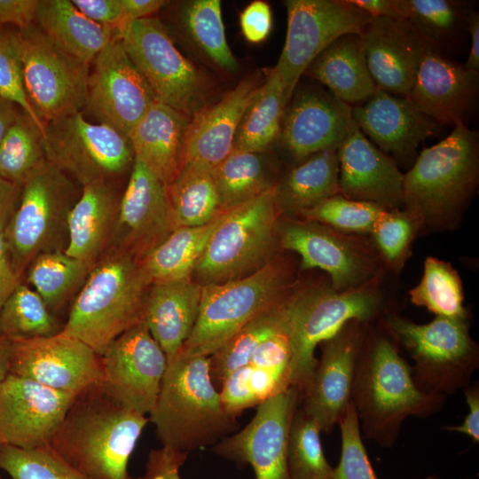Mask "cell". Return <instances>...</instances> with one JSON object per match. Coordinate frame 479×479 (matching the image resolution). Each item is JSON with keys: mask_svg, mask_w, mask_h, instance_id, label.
<instances>
[{"mask_svg": "<svg viewBox=\"0 0 479 479\" xmlns=\"http://www.w3.org/2000/svg\"><path fill=\"white\" fill-rule=\"evenodd\" d=\"M19 31L24 88L36 115L45 125L81 112L86 104L90 65L59 49L35 23Z\"/></svg>", "mask_w": 479, "mask_h": 479, "instance_id": "cell-15", "label": "cell"}, {"mask_svg": "<svg viewBox=\"0 0 479 479\" xmlns=\"http://www.w3.org/2000/svg\"><path fill=\"white\" fill-rule=\"evenodd\" d=\"M468 55L463 64L467 70L479 73V12L474 10L468 21Z\"/></svg>", "mask_w": 479, "mask_h": 479, "instance_id": "cell-61", "label": "cell"}, {"mask_svg": "<svg viewBox=\"0 0 479 479\" xmlns=\"http://www.w3.org/2000/svg\"><path fill=\"white\" fill-rule=\"evenodd\" d=\"M43 147L46 161L72 175L82 186L110 181L132 167L129 137L118 130L88 122L82 112L45 124Z\"/></svg>", "mask_w": 479, "mask_h": 479, "instance_id": "cell-11", "label": "cell"}, {"mask_svg": "<svg viewBox=\"0 0 479 479\" xmlns=\"http://www.w3.org/2000/svg\"><path fill=\"white\" fill-rule=\"evenodd\" d=\"M405 19L429 49L447 58L468 50V21L473 9L467 1L402 0Z\"/></svg>", "mask_w": 479, "mask_h": 479, "instance_id": "cell-36", "label": "cell"}, {"mask_svg": "<svg viewBox=\"0 0 479 479\" xmlns=\"http://www.w3.org/2000/svg\"><path fill=\"white\" fill-rule=\"evenodd\" d=\"M381 324L413 359L412 375L420 390L445 397L470 384L479 366V350L467 320L436 317L417 324L385 312Z\"/></svg>", "mask_w": 479, "mask_h": 479, "instance_id": "cell-8", "label": "cell"}, {"mask_svg": "<svg viewBox=\"0 0 479 479\" xmlns=\"http://www.w3.org/2000/svg\"><path fill=\"white\" fill-rule=\"evenodd\" d=\"M420 229L418 220L409 211L383 210L370 234L381 262L395 271L400 269Z\"/></svg>", "mask_w": 479, "mask_h": 479, "instance_id": "cell-49", "label": "cell"}, {"mask_svg": "<svg viewBox=\"0 0 479 479\" xmlns=\"http://www.w3.org/2000/svg\"><path fill=\"white\" fill-rule=\"evenodd\" d=\"M149 421L162 446L187 453L214 445L239 425L211 381L206 356L177 355L168 362Z\"/></svg>", "mask_w": 479, "mask_h": 479, "instance_id": "cell-3", "label": "cell"}, {"mask_svg": "<svg viewBox=\"0 0 479 479\" xmlns=\"http://www.w3.org/2000/svg\"><path fill=\"white\" fill-rule=\"evenodd\" d=\"M62 326L42 297L19 284L0 311V334L9 340L51 336Z\"/></svg>", "mask_w": 479, "mask_h": 479, "instance_id": "cell-43", "label": "cell"}, {"mask_svg": "<svg viewBox=\"0 0 479 479\" xmlns=\"http://www.w3.org/2000/svg\"><path fill=\"white\" fill-rule=\"evenodd\" d=\"M21 185L19 204L4 232L18 274L31 260L53 250L76 201L74 185L47 161Z\"/></svg>", "mask_w": 479, "mask_h": 479, "instance_id": "cell-13", "label": "cell"}, {"mask_svg": "<svg viewBox=\"0 0 479 479\" xmlns=\"http://www.w3.org/2000/svg\"><path fill=\"white\" fill-rule=\"evenodd\" d=\"M290 270L276 256L247 277L202 286L198 318L177 355L209 357L247 323L279 304L291 288Z\"/></svg>", "mask_w": 479, "mask_h": 479, "instance_id": "cell-7", "label": "cell"}, {"mask_svg": "<svg viewBox=\"0 0 479 479\" xmlns=\"http://www.w3.org/2000/svg\"><path fill=\"white\" fill-rule=\"evenodd\" d=\"M376 281L343 291L326 284L289 291L282 311L292 349V387L301 390L311 375L318 360L315 349L321 342L352 320L369 324L384 315Z\"/></svg>", "mask_w": 479, "mask_h": 479, "instance_id": "cell-6", "label": "cell"}, {"mask_svg": "<svg viewBox=\"0 0 479 479\" xmlns=\"http://www.w3.org/2000/svg\"><path fill=\"white\" fill-rule=\"evenodd\" d=\"M240 24L244 37L250 43H258L269 35L272 26L270 5L261 0L250 3L240 15Z\"/></svg>", "mask_w": 479, "mask_h": 479, "instance_id": "cell-53", "label": "cell"}, {"mask_svg": "<svg viewBox=\"0 0 479 479\" xmlns=\"http://www.w3.org/2000/svg\"><path fill=\"white\" fill-rule=\"evenodd\" d=\"M342 436V452L333 479H378L365 448L358 418L350 402L338 422Z\"/></svg>", "mask_w": 479, "mask_h": 479, "instance_id": "cell-51", "label": "cell"}, {"mask_svg": "<svg viewBox=\"0 0 479 479\" xmlns=\"http://www.w3.org/2000/svg\"><path fill=\"white\" fill-rule=\"evenodd\" d=\"M287 27L285 43L272 70L288 104L301 77L313 59L336 38L362 34L373 18L349 0L285 1Z\"/></svg>", "mask_w": 479, "mask_h": 479, "instance_id": "cell-12", "label": "cell"}, {"mask_svg": "<svg viewBox=\"0 0 479 479\" xmlns=\"http://www.w3.org/2000/svg\"><path fill=\"white\" fill-rule=\"evenodd\" d=\"M168 192L177 228L205 224L223 212L213 169L205 165L183 164Z\"/></svg>", "mask_w": 479, "mask_h": 479, "instance_id": "cell-38", "label": "cell"}, {"mask_svg": "<svg viewBox=\"0 0 479 479\" xmlns=\"http://www.w3.org/2000/svg\"><path fill=\"white\" fill-rule=\"evenodd\" d=\"M427 479H440V478L436 475H429L428 477H427Z\"/></svg>", "mask_w": 479, "mask_h": 479, "instance_id": "cell-64", "label": "cell"}, {"mask_svg": "<svg viewBox=\"0 0 479 479\" xmlns=\"http://www.w3.org/2000/svg\"><path fill=\"white\" fill-rule=\"evenodd\" d=\"M18 185L0 176V231L4 232L16 207Z\"/></svg>", "mask_w": 479, "mask_h": 479, "instance_id": "cell-60", "label": "cell"}, {"mask_svg": "<svg viewBox=\"0 0 479 479\" xmlns=\"http://www.w3.org/2000/svg\"><path fill=\"white\" fill-rule=\"evenodd\" d=\"M355 126L352 106L324 86L295 87L284 110L278 141L298 162L315 153L337 149Z\"/></svg>", "mask_w": 479, "mask_h": 479, "instance_id": "cell-22", "label": "cell"}, {"mask_svg": "<svg viewBox=\"0 0 479 479\" xmlns=\"http://www.w3.org/2000/svg\"><path fill=\"white\" fill-rule=\"evenodd\" d=\"M368 324L352 320L321 342V357L300 390V407L330 433L351 402L357 357Z\"/></svg>", "mask_w": 479, "mask_h": 479, "instance_id": "cell-21", "label": "cell"}, {"mask_svg": "<svg viewBox=\"0 0 479 479\" xmlns=\"http://www.w3.org/2000/svg\"><path fill=\"white\" fill-rule=\"evenodd\" d=\"M176 228L168 185L134 158L128 185L118 205L112 247L140 261Z\"/></svg>", "mask_w": 479, "mask_h": 479, "instance_id": "cell-20", "label": "cell"}, {"mask_svg": "<svg viewBox=\"0 0 479 479\" xmlns=\"http://www.w3.org/2000/svg\"><path fill=\"white\" fill-rule=\"evenodd\" d=\"M303 75L350 106L366 102L377 89L366 63L362 34L336 38L313 59Z\"/></svg>", "mask_w": 479, "mask_h": 479, "instance_id": "cell-31", "label": "cell"}, {"mask_svg": "<svg viewBox=\"0 0 479 479\" xmlns=\"http://www.w3.org/2000/svg\"><path fill=\"white\" fill-rule=\"evenodd\" d=\"M337 149H326L295 162L275 184L279 212L294 217L340 193Z\"/></svg>", "mask_w": 479, "mask_h": 479, "instance_id": "cell-34", "label": "cell"}, {"mask_svg": "<svg viewBox=\"0 0 479 479\" xmlns=\"http://www.w3.org/2000/svg\"><path fill=\"white\" fill-rule=\"evenodd\" d=\"M372 17L405 18L402 0H349Z\"/></svg>", "mask_w": 479, "mask_h": 479, "instance_id": "cell-59", "label": "cell"}, {"mask_svg": "<svg viewBox=\"0 0 479 479\" xmlns=\"http://www.w3.org/2000/svg\"><path fill=\"white\" fill-rule=\"evenodd\" d=\"M75 7L92 21L119 30L122 25V0H73Z\"/></svg>", "mask_w": 479, "mask_h": 479, "instance_id": "cell-54", "label": "cell"}, {"mask_svg": "<svg viewBox=\"0 0 479 479\" xmlns=\"http://www.w3.org/2000/svg\"><path fill=\"white\" fill-rule=\"evenodd\" d=\"M35 23L59 49L89 65L118 35L87 18L69 0H39Z\"/></svg>", "mask_w": 479, "mask_h": 479, "instance_id": "cell-33", "label": "cell"}, {"mask_svg": "<svg viewBox=\"0 0 479 479\" xmlns=\"http://www.w3.org/2000/svg\"><path fill=\"white\" fill-rule=\"evenodd\" d=\"M468 412L461 424L455 426H445L444 429L465 434L471 437L474 443L479 442V384L470 383L462 389Z\"/></svg>", "mask_w": 479, "mask_h": 479, "instance_id": "cell-56", "label": "cell"}, {"mask_svg": "<svg viewBox=\"0 0 479 479\" xmlns=\"http://www.w3.org/2000/svg\"><path fill=\"white\" fill-rule=\"evenodd\" d=\"M75 397L9 373L0 383V444L23 449L49 444Z\"/></svg>", "mask_w": 479, "mask_h": 479, "instance_id": "cell-23", "label": "cell"}, {"mask_svg": "<svg viewBox=\"0 0 479 479\" xmlns=\"http://www.w3.org/2000/svg\"><path fill=\"white\" fill-rule=\"evenodd\" d=\"M383 210L387 209L338 193L294 217L318 223L346 234L362 236L371 234L376 219Z\"/></svg>", "mask_w": 479, "mask_h": 479, "instance_id": "cell-48", "label": "cell"}, {"mask_svg": "<svg viewBox=\"0 0 479 479\" xmlns=\"http://www.w3.org/2000/svg\"><path fill=\"white\" fill-rule=\"evenodd\" d=\"M274 186L227 211L195 267L193 281L206 286L241 279L277 256L281 214Z\"/></svg>", "mask_w": 479, "mask_h": 479, "instance_id": "cell-9", "label": "cell"}, {"mask_svg": "<svg viewBox=\"0 0 479 479\" xmlns=\"http://www.w3.org/2000/svg\"><path fill=\"white\" fill-rule=\"evenodd\" d=\"M149 287L139 261L112 247L90 271L61 332L101 356L119 335L145 322Z\"/></svg>", "mask_w": 479, "mask_h": 479, "instance_id": "cell-5", "label": "cell"}, {"mask_svg": "<svg viewBox=\"0 0 479 479\" xmlns=\"http://www.w3.org/2000/svg\"><path fill=\"white\" fill-rule=\"evenodd\" d=\"M169 3L165 0H122V25L120 29L131 21L151 17Z\"/></svg>", "mask_w": 479, "mask_h": 479, "instance_id": "cell-58", "label": "cell"}, {"mask_svg": "<svg viewBox=\"0 0 479 479\" xmlns=\"http://www.w3.org/2000/svg\"><path fill=\"white\" fill-rule=\"evenodd\" d=\"M148 422L99 384L75 396L49 444L89 479H132L128 463Z\"/></svg>", "mask_w": 479, "mask_h": 479, "instance_id": "cell-2", "label": "cell"}, {"mask_svg": "<svg viewBox=\"0 0 479 479\" xmlns=\"http://www.w3.org/2000/svg\"><path fill=\"white\" fill-rule=\"evenodd\" d=\"M100 358L102 389L124 407L150 414L158 398L168 360L145 322L114 339Z\"/></svg>", "mask_w": 479, "mask_h": 479, "instance_id": "cell-16", "label": "cell"}, {"mask_svg": "<svg viewBox=\"0 0 479 479\" xmlns=\"http://www.w3.org/2000/svg\"><path fill=\"white\" fill-rule=\"evenodd\" d=\"M191 119L179 110L154 101L128 135L134 158L167 185L183 165Z\"/></svg>", "mask_w": 479, "mask_h": 479, "instance_id": "cell-29", "label": "cell"}, {"mask_svg": "<svg viewBox=\"0 0 479 479\" xmlns=\"http://www.w3.org/2000/svg\"><path fill=\"white\" fill-rule=\"evenodd\" d=\"M89 267L65 252L47 251L34 259L28 271V281L52 312L62 306Z\"/></svg>", "mask_w": 479, "mask_h": 479, "instance_id": "cell-46", "label": "cell"}, {"mask_svg": "<svg viewBox=\"0 0 479 479\" xmlns=\"http://www.w3.org/2000/svg\"><path fill=\"white\" fill-rule=\"evenodd\" d=\"M17 273L4 233L0 231V311L14 289L18 287Z\"/></svg>", "mask_w": 479, "mask_h": 479, "instance_id": "cell-57", "label": "cell"}, {"mask_svg": "<svg viewBox=\"0 0 479 479\" xmlns=\"http://www.w3.org/2000/svg\"><path fill=\"white\" fill-rule=\"evenodd\" d=\"M444 401V397L419 389L411 366L382 326L369 330L367 326L351 389V402L366 438L390 448L408 417L427 418L439 412Z\"/></svg>", "mask_w": 479, "mask_h": 479, "instance_id": "cell-1", "label": "cell"}, {"mask_svg": "<svg viewBox=\"0 0 479 479\" xmlns=\"http://www.w3.org/2000/svg\"><path fill=\"white\" fill-rule=\"evenodd\" d=\"M177 21L191 41L218 67L235 72L239 64L227 43L221 1L180 2Z\"/></svg>", "mask_w": 479, "mask_h": 479, "instance_id": "cell-40", "label": "cell"}, {"mask_svg": "<svg viewBox=\"0 0 479 479\" xmlns=\"http://www.w3.org/2000/svg\"><path fill=\"white\" fill-rule=\"evenodd\" d=\"M260 79V75H246L216 103L208 104L192 117L183 164L194 162L214 169L231 153L241 118L263 83Z\"/></svg>", "mask_w": 479, "mask_h": 479, "instance_id": "cell-28", "label": "cell"}, {"mask_svg": "<svg viewBox=\"0 0 479 479\" xmlns=\"http://www.w3.org/2000/svg\"><path fill=\"white\" fill-rule=\"evenodd\" d=\"M278 232L279 247L297 253L302 270L326 271L336 290L357 288L379 279L382 262L373 245L361 236L288 216L280 218Z\"/></svg>", "mask_w": 479, "mask_h": 479, "instance_id": "cell-14", "label": "cell"}, {"mask_svg": "<svg viewBox=\"0 0 479 479\" xmlns=\"http://www.w3.org/2000/svg\"><path fill=\"white\" fill-rule=\"evenodd\" d=\"M118 34L156 101L191 117L208 105L206 77L179 51L160 19L131 21Z\"/></svg>", "mask_w": 479, "mask_h": 479, "instance_id": "cell-10", "label": "cell"}, {"mask_svg": "<svg viewBox=\"0 0 479 479\" xmlns=\"http://www.w3.org/2000/svg\"><path fill=\"white\" fill-rule=\"evenodd\" d=\"M11 341L0 334V383L9 374Z\"/></svg>", "mask_w": 479, "mask_h": 479, "instance_id": "cell-63", "label": "cell"}, {"mask_svg": "<svg viewBox=\"0 0 479 479\" xmlns=\"http://www.w3.org/2000/svg\"><path fill=\"white\" fill-rule=\"evenodd\" d=\"M265 153L232 150L213 169L222 211L233 209L275 185Z\"/></svg>", "mask_w": 479, "mask_h": 479, "instance_id": "cell-39", "label": "cell"}, {"mask_svg": "<svg viewBox=\"0 0 479 479\" xmlns=\"http://www.w3.org/2000/svg\"><path fill=\"white\" fill-rule=\"evenodd\" d=\"M0 469L11 479H89L50 444L32 449L0 444Z\"/></svg>", "mask_w": 479, "mask_h": 479, "instance_id": "cell-47", "label": "cell"}, {"mask_svg": "<svg viewBox=\"0 0 479 479\" xmlns=\"http://www.w3.org/2000/svg\"><path fill=\"white\" fill-rule=\"evenodd\" d=\"M227 211L219 213L202 225L176 228L165 240L141 259L140 267L150 286L192 279L211 236Z\"/></svg>", "mask_w": 479, "mask_h": 479, "instance_id": "cell-35", "label": "cell"}, {"mask_svg": "<svg viewBox=\"0 0 479 479\" xmlns=\"http://www.w3.org/2000/svg\"><path fill=\"white\" fill-rule=\"evenodd\" d=\"M10 341L9 373L75 396L101 382L100 356L61 331L51 336Z\"/></svg>", "mask_w": 479, "mask_h": 479, "instance_id": "cell-17", "label": "cell"}, {"mask_svg": "<svg viewBox=\"0 0 479 479\" xmlns=\"http://www.w3.org/2000/svg\"><path fill=\"white\" fill-rule=\"evenodd\" d=\"M411 302L436 317L467 320L462 282L451 263L434 256L424 262L419 284L409 291Z\"/></svg>", "mask_w": 479, "mask_h": 479, "instance_id": "cell-41", "label": "cell"}, {"mask_svg": "<svg viewBox=\"0 0 479 479\" xmlns=\"http://www.w3.org/2000/svg\"><path fill=\"white\" fill-rule=\"evenodd\" d=\"M321 430L301 407L295 410L287 438L290 479H333L334 467L323 452Z\"/></svg>", "mask_w": 479, "mask_h": 479, "instance_id": "cell-45", "label": "cell"}, {"mask_svg": "<svg viewBox=\"0 0 479 479\" xmlns=\"http://www.w3.org/2000/svg\"><path fill=\"white\" fill-rule=\"evenodd\" d=\"M478 89L479 73L428 48L407 98L438 124L454 126L475 110Z\"/></svg>", "mask_w": 479, "mask_h": 479, "instance_id": "cell-27", "label": "cell"}, {"mask_svg": "<svg viewBox=\"0 0 479 479\" xmlns=\"http://www.w3.org/2000/svg\"><path fill=\"white\" fill-rule=\"evenodd\" d=\"M340 194L384 209L402 206L404 174L356 126L337 148Z\"/></svg>", "mask_w": 479, "mask_h": 479, "instance_id": "cell-26", "label": "cell"}, {"mask_svg": "<svg viewBox=\"0 0 479 479\" xmlns=\"http://www.w3.org/2000/svg\"><path fill=\"white\" fill-rule=\"evenodd\" d=\"M84 108L99 123L127 137L156 101L141 73L128 56L119 34L92 61Z\"/></svg>", "mask_w": 479, "mask_h": 479, "instance_id": "cell-18", "label": "cell"}, {"mask_svg": "<svg viewBox=\"0 0 479 479\" xmlns=\"http://www.w3.org/2000/svg\"><path fill=\"white\" fill-rule=\"evenodd\" d=\"M45 161L42 132L21 110L0 143V176L20 185Z\"/></svg>", "mask_w": 479, "mask_h": 479, "instance_id": "cell-44", "label": "cell"}, {"mask_svg": "<svg viewBox=\"0 0 479 479\" xmlns=\"http://www.w3.org/2000/svg\"><path fill=\"white\" fill-rule=\"evenodd\" d=\"M188 453L168 446L153 449L148 454L145 468L139 479H181L179 468Z\"/></svg>", "mask_w": 479, "mask_h": 479, "instance_id": "cell-52", "label": "cell"}, {"mask_svg": "<svg viewBox=\"0 0 479 479\" xmlns=\"http://www.w3.org/2000/svg\"><path fill=\"white\" fill-rule=\"evenodd\" d=\"M283 300L247 323L208 357L210 378L218 390L224 380L234 370L247 365L261 342L283 325Z\"/></svg>", "mask_w": 479, "mask_h": 479, "instance_id": "cell-42", "label": "cell"}, {"mask_svg": "<svg viewBox=\"0 0 479 479\" xmlns=\"http://www.w3.org/2000/svg\"><path fill=\"white\" fill-rule=\"evenodd\" d=\"M39 0H0V27L14 25L23 30L35 23Z\"/></svg>", "mask_w": 479, "mask_h": 479, "instance_id": "cell-55", "label": "cell"}, {"mask_svg": "<svg viewBox=\"0 0 479 479\" xmlns=\"http://www.w3.org/2000/svg\"><path fill=\"white\" fill-rule=\"evenodd\" d=\"M20 111L21 109L13 102L0 96V143Z\"/></svg>", "mask_w": 479, "mask_h": 479, "instance_id": "cell-62", "label": "cell"}, {"mask_svg": "<svg viewBox=\"0 0 479 479\" xmlns=\"http://www.w3.org/2000/svg\"><path fill=\"white\" fill-rule=\"evenodd\" d=\"M285 107L282 82L271 69L241 118L233 150L266 152L278 141Z\"/></svg>", "mask_w": 479, "mask_h": 479, "instance_id": "cell-37", "label": "cell"}, {"mask_svg": "<svg viewBox=\"0 0 479 479\" xmlns=\"http://www.w3.org/2000/svg\"><path fill=\"white\" fill-rule=\"evenodd\" d=\"M300 398V390L290 387L267 399L246 427L215 444L212 451L239 466L248 464L255 479H290L287 438Z\"/></svg>", "mask_w": 479, "mask_h": 479, "instance_id": "cell-19", "label": "cell"}, {"mask_svg": "<svg viewBox=\"0 0 479 479\" xmlns=\"http://www.w3.org/2000/svg\"><path fill=\"white\" fill-rule=\"evenodd\" d=\"M0 96L25 112L43 137L45 125L35 113L24 88L20 31L6 27H0Z\"/></svg>", "mask_w": 479, "mask_h": 479, "instance_id": "cell-50", "label": "cell"}, {"mask_svg": "<svg viewBox=\"0 0 479 479\" xmlns=\"http://www.w3.org/2000/svg\"><path fill=\"white\" fill-rule=\"evenodd\" d=\"M361 132L396 162L411 163L419 145L434 136L440 124L421 113L407 98L377 88L365 103L352 106Z\"/></svg>", "mask_w": 479, "mask_h": 479, "instance_id": "cell-24", "label": "cell"}, {"mask_svg": "<svg viewBox=\"0 0 479 479\" xmlns=\"http://www.w3.org/2000/svg\"><path fill=\"white\" fill-rule=\"evenodd\" d=\"M202 286L192 279L153 284L149 287L145 322L164 351L173 359L195 326Z\"/></svg>", "mask_w": 479, "mask_h": 479, "instance_id": "cell-30", "label": "cell"}, {"mask_svg": "<svg viewBox=\"0 0 479 479\" xmlns=\"http://www.w3.org/2000/svg\"><path fill=\"white\" fill-rule=\"evenodd\" d=\"M369 72L377 88L408 97L429 48L405 18L373 17L363 32Z\"/></svg>", "mask_w": 479, "mask_h": 479, "instance_id": "cell-25", "label": "cell"}, {"mask_svg": "<svg viewBox=\"0 0 479 479\" xmlns=\"http://www.w3.org/2000/svg\"><path fill=\"white\" fill-rule=\"evenodd\" d=\"M119 201L110 181L83 185L67 217L68 243L64 252L91 266L111 242Z\"/></svg>", "mask_w": 479, "mask_h": 479, "instance_id": "cell-32", "label": "cell"}, {"mask_svg": "<svg viewBox=\"0 0 479 479\" xmlns=\"http://www.w3.org/2000/svg\"><path fill=\"white\" fill-rule=\"evenodd\" d=\"M478 177V132L458 123L437 144L424 147L404 174L402 206L420 228L447 225L474 195Z\"/></svg>", "mask_w": 479, "mask_h": 479, "instance_id": "cell-4", "label": "cell"}]
</instances>
